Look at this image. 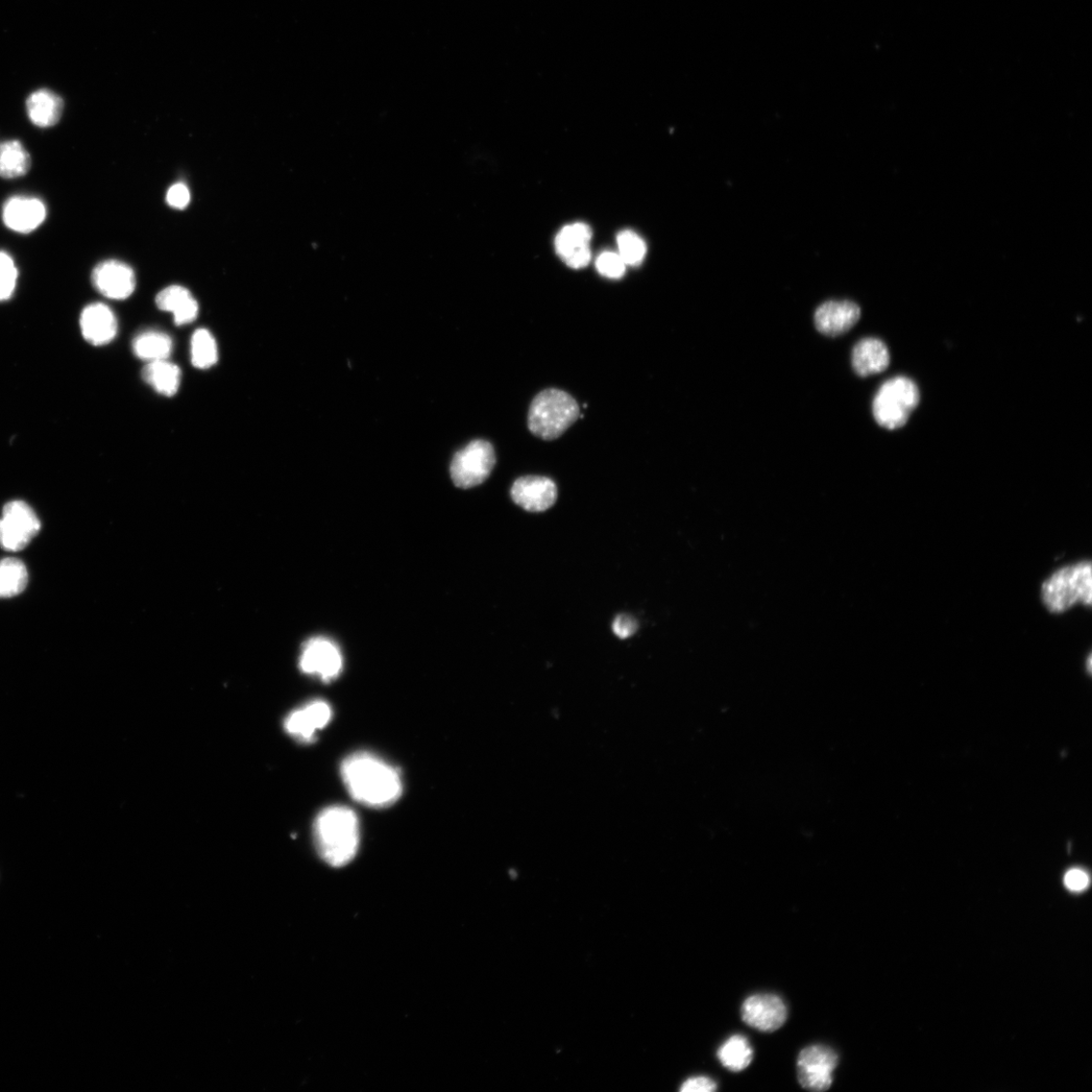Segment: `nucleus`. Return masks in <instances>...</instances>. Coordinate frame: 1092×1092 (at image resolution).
Returning a JSON list of instances; mask_svg holds the SVG:
<instances>
[{
    "label": "nucleus",
    "instance_id": "29",
    "mask_svg": "<svg viewBox=\"0 0 1092 1092\" xmlns=\"http://www.w3.org/2000/svg\"><path fill=\"white\" fill-rule=\"evenodd\" d=\"M625 265L620 255L613 252L602 253L596 262L600 275L612 280H618L624 276Z\"/></svg>",
    "mask_w": 1092,
    "mask_h": 1092
},
{
    "label": "nucleus",
    "instance_id": "12",
    "mask_svg": "<svg viewBox=\"0 0 1092 1092\" xmlns=\"http://www.w3.org/2000/svg\"><path fill=\"white\" fill-rule=\"evenodd\" d=\"M93 285L106 298L125 300L136 288V276L131 267L117 260H107L95 266L91 275Z\"/></svg>",
    "mask_w": 1092,
    "mask_h": 1092
},
{
    "label": "nucleus",
    "instance_id": "2",
    "mask_svg": "<svg viewBox=\"0 0 1092 1092\" xmlns=\"http://www.w3.org/2000/svg\"><path fill=\"white\" fill-rule=\"evenodd\" d=\"M314 838L319 856L328 865L337 868L348 865L355 858L360 843L357 814L344 806L323 810L314 820Z\"/></svg>",
    "mask_w": 1092,
    "mask_h": 1092
},
{
    "label": "nucleus",
    "instance_id": "4",
    "mask_svg": "<svg viewBox=\"0 0 1092 1092\" xmlns=\"http://www.w3.org/2000/svg\"><path fill=\"white\" fill-rule=\"evenodd\" d=\"M579 417L577 401L567 392L548 388L533 399L528 414L530 431L544 441L561 437Z\"/></svg>",
    "mask_w": 1092,
    "mask_h": 1092
},
{
    "label": "nucleus",
    "instance_id": "33",
    "mask_svg": "<svg viewBox=\"0 0 1092 1092\" xmlns=\"http://www.w3.org/2000/svg\"><path fill=\"white\" fill-rule=\"evenodd\" d=\"M716 1089V1082L707 1076L691 1077L679 1088L682 1092H713Z\"/></svg>",
    "mask_w": 1092,
    "mask_h": 1092
},
{
    "label": "nucleus",
    "instance_id": "13",
    "mask_svg": "<svg viewBox=\"0 0 1092 1092\" xmlns=\"http://www.w3.org/2000/svg\"><path fill=\"white\" fill-rule=\"evenodd\" d=\"M513 501L530 513H544L557 499L555 482L546 477L528 476L515 480L512 489Z\"/></svg>",
    "mask_w": 1092,
    "mask_h": 1092
},
{
    "label": "nucleus",
    "instance_id": "5",
    "mask_svg": "<svg viewBox=\"0 0 1092 1092\" xmlns=\"http://www.w3.org/2000/svg\"><path fill=\"white\" fill-rule=\"evenodd\" d=\"M918 387L907 377H896L884 382L873 401V415L889 430L904 427L919 403Z\"/></svg>",
    "mask_w": 1092,
    "mask_h": 1092
},
{
    "label": "nucleus",
    "instance_id": "15",
    "mask_svg": "<svg viewBox=\"0 0 1092 1092\" xmlns=\"http://www.w3.org/2000/svg\"><path fill=\"white\" fill-rule=\"evenodd\" d=\"M591 228L584 223L566 226L555 238L556 253L572 269H581L591 260Z\"/></svg>",
    "mask_w": 1092,
    "mask_h": 1092
},
{
    "label": "nucleus",
    "instance_id": "24",
    "mask_svg": "<svg viewBox=\"0 0 1092 1092\" xmlns=\"http://www.w3.org/2000/svg\"><path fill=\"white\" fill-rule=\"evenodd\" d=\"M752 1055L754 1052L749 1042L742 1035H735L726 1040L717 1052L721 1064L734 1073L745 1071L751 1063Z\"/></svg>",
    "mask_w": 1092,
    "mask_h": 1092
},
{
    "label": "nucleus",
    "instance_id": "16",
    "mask_svg": "<svg viewBox=\"0 0 1092 1092\" xmlns=\"http://www.w3.org/2000/svg\"><path fill=\"white\" fill-rule=\"evenodd\" d=\"M860 317L861 309L857 304L849 301H829L817 308L814 324L821 334L835 337L851 330Z\"/></svg>",
    "mask_w": 1092,
    "mask_h": 1092
},
{
    "label": "nucleus",
    "instance_id": "25",
    "mask_svg": "<svg viewBox=\"0 0 1092 1092\" xmlns=\"http://www.w3.org/2000/svg\"><path fill=\"white\" fill-rule=\"evenodd\" d=\"M29 575L26 566L17 558L0 561V598L19 595L27 588Z\"/></svg>",
    "mask_w": 1092,
    "mask_h": 1092
},
{
    "label": "nucleus",
    "instance_id": "27",
    "mask_svg": "<svg viewBox=\"0 0 1092 1092\" xmlns=\"http://www.w3.org/2000/svg\"><path fill=\"white\" fill-rule=\"evenodd\" d=\"M620 257L625 264L639 266L646 253L644 240L633 231H623L617 237Z\"/></svg>",
    "mask_w": 1092,
    "mask_h": 1092
},
{
    "label": "nucleus",
    "instance_id": "20",
    "mask_svg": "<svg viewBox=\"0 0 1092 1092\" xmlns=\"http://www.w3.org/2000/svg\"><path fill=\"white\" fill-rule=\"evenodd\" d=\"M64 110V102L55 92L39 89L27 100V113L32 123L39 128H50L58 124Z\"/></svg>",
    "mask_w": 1092,
    "mask_h": 1092
},
{
    "label": "nucleus",
    "instance_id": "30",
    "mask_svg": "<svg viewBox=\"0 0 1092 1092\" xmlns=\"http://www.w3.org/2000/svg\"><path fill=\"white\" fill-rule=\"evenodd\" d=\"M189 201L190 193L187 186L183 183H177L167 191L166 202L170 207L182 210L188 206Z\"/></svg>",
    "mask_w": 1092,
    "mask_h": 1092
},
{
    "label": "nucleus",
    "instance_id": "21",
    "mask_svg": "<svg viewBox=\"0 0 1092 1092\" xmlns=\"http://www.w3.org/2000/svg\"><path fill=\"white\" fill-rule=\"evenodd\" d=\"M143 380L164 396H175L180 388L182 373L176 364L166 360L152 361L142 372Z\"/></svg>",
    "mask_w": 1092,
    "mask_h": 1092
},
{
    "label": "nucleus",
    "instance_id": "10",
    "mask_svg": "<svg viewBox=\"0 0 1092 1092\" xmlns=\"http://www.w3.org/2000/svg\"><path fill=\"white\" fill-rule=\"evenodd\" d=\"M333 711L324 700H313L291 711L284 719L285 732L302 744H311L332 719Z\"/></svg>",
    "mask_w": 1092,
    "mask_h": 1092
},
{
    "label": "nucleus",
    "instance_id": "3",
    "mask_svg": "<svg viewBox=\"0 0 1092 1092\" xmlns=\"http://www.w3.org/2000/svg\"><path fill=\"white\" fill-rule=\"evenodd\" d=\"M1043 606L1054 614L1064 613L1076 605L1090 606L1092 602V573L1090 562L1066 566L1053 573L1041 588Z\"/></svg>",
    "mask_w": 1092,
    "mask_h": 1092
},
{
    "label": "nucleus",
    "instance_id": "17",
    "mask_svg": "<svg viewBox=\"0 0 1092 1092\" xmlns=\"http://www.w3.org/2000/svg\"><path fill=\"white\" fill-rule=\"evenodd\" d=\"M81 327L86 342L95 347L108 345L117 333L115 314L101 303L89 305L83 310Z\"/></svg>",
    "mask_w": 1092,
    "mask_h": 1092
},
{
    "label": "nucleus",
    "instance_id": "28",
    "mask_svg": "<svg viewBox=\"0 0 1092 1092\" xmlns=\"http://www.w3.org/2000/svg\"><path fill=\"white\" fill-rule=\"evenodd\" d=\"M17 269L13 257L0 251V301L12 298L17 281Z\"/></svg>",
    "mask_w": 1092,
    "mask_h": 1092
},
{
    "label": "nucleus",
    "instance_id": "23",
    "mask_svg": "<svg viewBox=\"0 0 1092 1092\" xmlns=\"http://www.w3.org/2000/svg\"><path fill=\"white\" fill-rule=\"evenodd\" d=\"M173 340L167 334L149 331L139 334L133 342L135 355L149 362L166 360L173 352Z\"/></svg>",
    "mask_w": 1092,
    "mask_h": 1092
},
{
    "label": "nucleus",
    "instance_id": "6",
    "mask_svg": "<svg viewBox=\"0 0 1092 1092\" xmlns=\"http://www.w3.org/2000/svg\"><path fill=\"white\" fill-rule=\"evenodd\" d=\"M496 464L493 446L485 441H474L453 457L451 479L456 487L470 489L489 478Z\"/></svg>",
    "mask_w": 1092,
    "mask_h": 1092
},
{
    "label": "nucleus",
    "instance_id": "14",
    "mask_svg": "<svg viewBox=\"0 0 1092 1092\" xmlns=\"http://www.w3.org/2000/svg\"><path fill=\"white\" fill-rule=\"evenodd\" d=\"M47 209L37 198L17 196L9 199L3 208V220L12 231L29 234L46 220Z\"/></svg>",
    "mask_w": 1092,
    "mask_h": 1092
},
{
    "label": "nucleus",
    "instance_id": "7",
    "mask_svg": "<svg viewBox=\"0 0 1092 1092\" xmlns=\"http://www.w3.org/2000/svg\"><path fill=\"white\" fill-rule=\"evenodd\" d=\"M40 529L41 522L28 504L21 501L8 503L0 519V547L9 551L21 550L28 546Z\"/></svg>",
    "mask_w": 1092,
    "mask_h": 1092
},
{
    "label": "nucleus",
    "instance_id": "1",
    "mask_svg": "<svg viewBox=\"0 0 1092 1092\" xmlns=\"http://www.w3.org/2000/svg\"><path fill=\"white\" fill-rule=\"evenodd\" d=\"M342 777L350 796L371 809H385L403 794L399 770L369 751H358L342 764Z\"/></svg>",
    "mask_w": 1092,
    "mask_h": 1092
},
{
    "label": "nucleus",
    "instance_id": "8",
    "mask_svg": "<svg viewBox=\"0 0 1092 1092\" xmlns=\"http://www.w3.org/2000/svg\"><path fill=\"white\" fill-rule=\"evenodd\" d=\"M839 1057L830 1047L809 1046L797 1059V1076L801 1086L811 1091L828 1090L833 1084V1075Z\"/></svg>",
    "mask_w": 1092,
    "mask_h": 1092
},
{
    "label": "nucleus",
    "instance_id": "31",
    "mask_svg": "<svg viewBox=\"0 0 1092 1092\" xmlns=\"http://www.w3.org/2000/svg\"><path fill=\"white\" fill-rule=\"evenodd\" d=\"M1064 884L1072 891L1080 892L1088 887L1089 877L1087 873L1081 869H1072L1066 873Z\"/></svg>",
    "mask_w": 1092,
    "mask_h": 1092
},
{
    "label": "nucleus",
    "instance_id": "11",
    "mask_svg": "<svg viewBox=\"0 0 1092 1092\" xmlns=\"http://www.w3.org/2000/svg\"><path fill=\"white\" fill-rule=\"evenodd\" d=\"M743 1021L749 1027L765 1033L779 1030L786 1022L787 1008L775 994H755L742 1007Z\"/></svg>",
    "mask_w": 1092,
    "mask_h": 1092
},
{
    "label": "nucleus",
    "instance_id": "32",
    "mask_svg": "<svg viewBox=\"0 0 1092 1092\" xmlns=\"http://www.w3.org/2000/svg\"><path fill=\"white\" fill-rule=\"evenodd\" d=\"M639 624L634 617L628 615L618 616L613 623L614 634L622 640L628 639L636 634Z\"/></svg>",
    "mask_w": 1092,
    "mask_h": 1092
},
{
    "label": "nucleus",
    "instance_id": "22",
    "mask_svg": "<svg viewBox=\"0 0 1092 1092\" xmlns=\"http://www.w3.org/2000/svg\"><path fill=\"white\" fill-rule=\"evenodd\" d=\"M31 167V155L19 141L0 143V178L13 180L24 177Z\"/></svg>",
    "mask_w": 1092,
    "mask_h": 1092
},
{
    "label": "nucleus",
    "instance_id": "19",
    "mask_svg": "<svg viewBox=\"0 0 1092 1092\" xmlns=\"http://www.w3.org/2000/svg\"><path fill=\"white\" fill-rule=\"evenodd\" d=\"M157 307L165 312L174 314L177 325H185L197 319L199 305L192 297L190 291L181 285L168 286L160 291L156 297Z\"/></svg>",
    "mask_w": 1092,
    "mask_h": 1092
},
{
    "label": "nucleus",
    "instance_id": "9",
    "mask_svg": "<svg viewBox=\"0 0 1092 1092\" xmlns=\"http://www.w3.org/2000/svg\"><path fill=\"white\" fill-rule=\"evenodd\" d=\"M342 651L330 640L315 638L308 641L302 649L300 669L303 673L317 676L329 683L343 672Z\"/></svg>",
    "mask_w": 1092,
    "mask_h": 1092
},
{
    "label": "nucleus",
    "instance_id": "26",
    "mask_svg": "<svg viewBox=\"0 0 1092 1092\" xmlns=\"http://www.w3.org/2000/svg\"><path fill=\"white\" fill-rule=\"evenodd\" d=\"M191 362L194 368L208 370L217 361V347L213 335L206 329H199L191 338Z\"/></svg>",
    "mask_w": 1092,
    "mask_h": 1092
},
{
    "label": "nucleus",
    "instance_id": "18",
    "mask_svg": "<svg viewBox=\"0 0 1092 1092\" xmlns=\"http://www.w3.org/2000/svg\"><path fill=\"white\" fill-rule=\"evenodd\" d=\"M852 363L856 374L863 378L882 373L890 364L888 347L880 339H862L853 349Z\"/></svg>",
    "mask_w": 1092,
    "mask_h": 1092
}]
</instances>
